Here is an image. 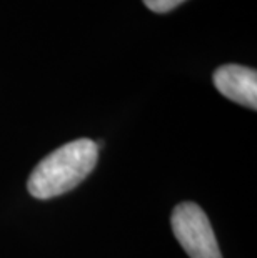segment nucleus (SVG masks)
Here are the masks:
<instances>
[{
  "label": "nucleus",
  "instance_id": "obj_3",
  "mask_svg": "<svg viewBox=\"0 0 257 258\" xmlns=\"http://www.w3.org/2000/svg\"><path fill=\"white\" fill-rule=\"evenodd\" d=\"M214 85L229 100L252 108L257 107V74L242 65H224L214 72Z\"/></svg>",
  "mask_w": 257,
  "mask_h": 258
},
{
  "label": "nucleus",
  "instance_id": "obj_2",
  "mask_svg": "<svg viewBox=\"0 0 257 258\" xmlns=\"http://www.w3.org/2000/svg\"><path fill=\"white\" fill-rule=\"evenodd\" d=\"M172 230L190 258H222L216 235L204 210L195 203H180L172 212Z\"/></svg>",
  "mask_w": 257,
  "mask_h": 258
},
{
  "label": "nucleus",
  "instance_id": "obj_1",
  "mask_svg": "<svg viewBox=\"0 0 257 258\" xmlns=\"http://www.w3.org/2000/svg\"><path fill=\"white\" fill-rule=\"evenodd\" d=\"M99 158V147L89 139H79L57 148L34 168L27 182L30 195L47 200L75 188Z\"/></svg>",
  "mask_w": 257,
  "mask_h": 258
},
{
  "label": "nucleus",
  "instance_id": "obj_4",
  "mask_svg": "<svg viewBox=\"0 0 257 258\" xmlns=\"http://www.w3.org/2000/svg\"><path fill=\"white\" fill-rule=\"evenodd\" d=\"M145 4V7L152 10L156 14H166L171 12L172 9L179 7L180 4H184L185 0H142Z\"/></svg>",
  "mask_w": 257,
  "mask_h": 258
}]
</instances>
